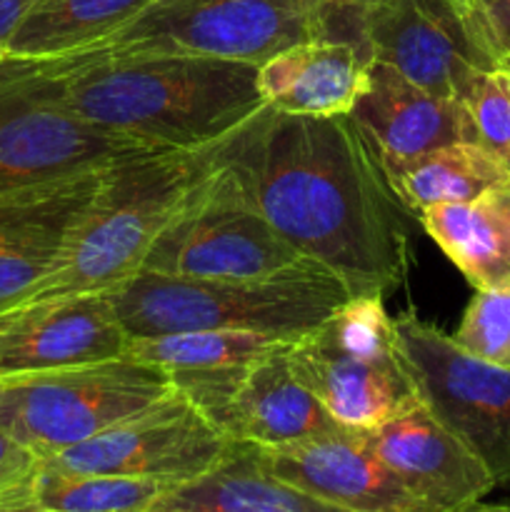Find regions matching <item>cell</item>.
I'll list each match as a JSON object with an SVG mask.
<instances>
[{"mask_svg":"<svg viewBox=\"0 0 510 512\" xmlns=\"http://www.w3.org/2000/svg\"><path fill=\"white\" fill-rule=\"evenodd\" d=\"M213 155L240 195L350 293L383 295L403 283L408 210L350 115L310 118L263 105Z\"/></svg>","mask_w":510,"mask_h":512,"instance_id":"obj_1","label":"cell"},{"mask_svg":"<svg viewBox=\"0 0 510 512\" xmlns=\"http://www.w3.org/2000/svg\"><path fill=\"white\" fill-rule=\"evenodd\" d=\"M40 68L80 118L155 148H208L265 105L258 65L233 60L140 55L63 70Z\"/></svg>","mask_w":510,"mask_h":512,"instance_id":"obj_2","label":"cell"},{"mask_svg":"<svg viewBox=\"0 0 510 512\" xmlns=\"http://www.w3.org/2000/svg\"><path fill=\"white\" fill-rule=\"evenodd\" d=\"M213 168V145L143 148L108 165L53 273L30 300L108 293L140 273L155 240Z\"/></svg>","mask_w":510,"mask_h":512,"instance_id":"obj_3","label":"cell"},{"mask_svg":"<svg viewBox=\"0 0 510 512\" xmlns=\"http://www.w3.org/2000/svg\"><path fill=\"white\" fill-rule=\"evenodd\" d=\"M130 338L183 330H243L298 340L353 298L348 285L323 268L268 278H173L135 273L108 293Z\"/></svg>","mask_w":510,"mask_h":512,"instance_id":"obj_4","label":"cell"},{"mask_svg":"<svg viewBox=\"0 0 510 512\" xmlns=\"http://www.w3.org/2000/svg\"><path fill=\"white\" fill-rule=\"evenodd\" d=\"M310 38L305 0H150L105 38L38 63L63 70L140 55H193L260 65Z\"/></svg>","mask_w":510,"mask_h":512,"instance_id":"obj_5","label":"cell"},{"mask_svg":"<svg viewBox=\"0 0 510 512\" xmlns=\"http://www.w3.org/2000/svg\"><path fill=\"white\" fill-rule=\"evenodd\" d=\"M295 378L345 430L365 433L420 403L395 343L383 295H353L288 345Z\"/></svg>","mask_w":510,"mask_h":512,"instance_id":"obj_6","label":"cell"},{"mask_svg":"<svg viewBox=\"0 0 510 512\" xmlns=\"http://www.w3.org/2000/svg\"><path fill=\"white\" fill-rule=\"evenodd\" d=\"M173 393L165 370L130 358L0 375V430L43 463Z\"/></svg>","mask_w":510,"mask_h":512,"instance_id":"obj_7","label":"cell"},{"mask_svg":"<svg viewBox=\"0 0 510 512\" xmlns=\"http://www.w3.org/2000/svg\"><path fill=\"white\" fill-rule=\"evenodd\" d=\"M155 148L80 118L35 60L0 65V195L40 188Z\"/></svg>","mask_w":510,"mask_h":512,"instance_id":"obj_8","label":"cell"},{"mask_svg":"<svg viewBox=\"0 0 510 512\" xmlns=\"http://www.w3.org/2000/svg\"><path fill=\"white\" fill-rule=\"evenodd\" d=\"M303 268L320 265L303 258L240 195L213 155L210 173L160 233L140 270L173 278L240 280Z\"/></svg>","mask_w":510,"mask_h":512,"instance_id":"obj_9","label":"cell"},{"mask_svg":"<svg viewBox=\"0 0 510 512\" xmlns=\"http://www.w3.org/2000/svg\"><path fill=\"white\" fill-rule=\"evenodd\" d=\"M395 343L420 403L510 488V368L473 358L415 313L393 318Z\"/></svg>","mask_w":510,"mask_h":512,"instance_id":"obj_10","label":"cell"},{"mask_svg":"<svg viewBox=\"0 0 510 512\" xmlns=\"http://www.w3.org/2000/svg\"><path fill=\"white\" fill-rule=\"evenodd\" d=\"M363 43L370 63L460 103L485 73L503 68L485 10L463 0H385L365 15Z\"/></svg>","mask_w":510,"mask_h":512,"instance_id":"obj_11","label":"cell"},{"mask_svg":"<svg viewBox=\"0 0 510 512\" xmlns=\"http://www.w3.org/2000/svg\"><path fill=\"white\" fill-rule=\"evenodd\" d=\"M288 345L235 368L175 373L170 380L230 443L243 448L280 450L345 430L295 378Z\"/></svg>","mask_w":510,"mask_h":512,"instance_id":"obj_12","label":"cell"},{"mask_svg":"<svg viewBox=\"0 0 510 512\" xmlns=\"http://www.w3.org/2000/svg\"><path fill=\"white\" fill-rule=\"evenodd\" d=\"M233 450L235 445L175 390L105 433L43 460V465L68 473L155 480L178 488L218 468Z\"/></svg>","mask_w":510,"mask_h":512,"instance_id":"obj_13","label":"cell"},{"mask_svg":"<svg viewBox=\"0 0 510 512\" xmlns=\"http://www.w3.org/2000/svg\"><path fill=\"white\" fill-rule=\"evenodd\" d=\"M128 340L105 293L30 300L0 313V375L118 360Z\"/></svg>","mask_w":510,"mask_h":512,"instance_id":"obj_14","label":"cell"},{"mask_svg":"<svg viewBox=\"0 0 510 512\" xmlns=\"http://www.w3.org/2000/svg\"><path fill=\"white\" fill-rule=\"evenodd\" d=\"M105 170L0 195V313L23 305L53 273Z\"/></svg>","mask_w":510,"mask_h":512,"instance_id":"obj_15","label":"cell"},{"mask_svg":"<svg viewBox=\"0 0 510 512\" xmlns=\"http://www.w3.org/2000/svg\"><path fill=\"white\" fill-rule=\"evenodd\" d=\"M273 478L350 512H433L415 498L355 430H338L280 450H255Z\"/></svg>","mask_w":510,"mask_h":512,"instance_id":"obj_16","label":"cell"},{"mask_svg":"<svg viewBox=\"0 0 510 512\" xmlns=\"http://www.w3.org/2000/svg\"><path fill=\"white\" fill-rule=\"evenodd\" d=\"M360 435L433 512H463L495 488L485 465L423 403Z\"/></svg>","mask_w":510,"mask_h":512,"instance_id":"obj_17","label":"cell"},{"mask_svg":"<svg viewBox=\"0 0 510 512\" xmlns=\"http://www.w3.org/2000/svg\"><path fill=\"white\" fill-rule=\"evenodd\" d=\"M350 118L365 135L378 163L410 160L453 143H475L468 110L410 83L385 63L368 65V80Z\"/></svg>","mask_w":510,"mask_h":512,"instance_id":"obj_18","label":"cell"},{"mask_svg":"<svg viewBox=\"0 0 510 512\" xmlns=\"http://www.w3.org/2000/svg\"><path fill=\"white\" fill-rule=\"evenodd\" d=\"M360 50L338 40L310 38L258 65V93L265 105L290 115H350L368 80Z\"/></svg>","mask_w":510,"mask_h":512,"instance_id":"obj_19","label":"cell"},{"mask_svg":"<svg viewBox=\"0 0 510 512\" xmlns=\"http://www.w3.org/2000/svg\"><path fill=\"white\" fill-rule=\"evenodd\" d=\"M150 512H350L273 478L250 448L233 453L203 478L170 488Z\"/></svg>","mask_w":510,"mask_h":512,"instance_id":"obj_20","label":"cell"},{"mask_svg":"<svg viewBox=\"0 0 510 512\" xmlns=\"http://www.w3.org/2000/svg\"><path fill=\"white\" fill-rule=\"evenodd\" d=\"M390 190L408 213L438 203H473L510 178V170L478 143H453L410 160L380 163Z\"/></svg>","mask_w":510,"mask_h":512,"instance_id":"obj_21","label":"cell"},{"mask_svg":"<svg viewBox=\"0 0 510 512\" xmlns=\"http://www.w3.org/2000/svg\"><path fill=\"white\" fill-rule=\"evenodd\" d=\"M150 0H38L5 40L10 58L75 53L128 23Z\"/></svg>","mask_w":510,"mask_h":512,"instance_id":"obj_22","label":"cell"},{"mask_svg":"<svg viewBox=\"0 0 510 512\" xmlns=\"http://www.w3.org/2000/svg\"><path fill=\"white\" fill-rule=\"evenodd\" d=\"M418 220L475 290L510 285V258L483 200L430 205Z\"/></svg>","mask_w":510,"mask_h":512,"instance_id":"obj_23","label":"cell"},{"mask_svg":"<svg viewBox=\"0 0 510 512\" xmlns=\"http://www.w3.org/2000/svg\"><path fill=\"white\" fill-rule=\"evenodd\" d=\"M290 340L243 330H183V333L130 338L125 358L175 373H203L245 365L283 348Z\"/></svg>","mask_w":510,"mask_h":512,"instance_id":"obj_24","label":"cell"},{"mask_svg":"<svg viewBox=\"0 0 510 512\" xmlns=\"http://www.w3.org/2000/svg\"><path fill=\"white\" fill-rule=\"evenodd\" d=\"M168 490L155 480L68 473L43 463L33 475V500L43 512H150Z\"/></svg>","mask_w":510,"mask_h":512,"instance_id":"obj_25","label":"cell"},{"mask_svg":"<svg viewBox=\"0 0 510 512\" xmlns=\"http://www.w3.org/2000/svg\"><path fill=\"white\" fill-rule=\"evenodd\" d=\"M450 338L473 358L510 368V285L475 290Z\"/></svg>","mask_w":510,"mask_h":512,"instance_id":"obj_26","label":"cell"},{"mask_svg":"<svg viewBox=\"0 0 510 512\" xmlns=\"http://www.w3.org/2000/svg\"><path fill=\"white\" fill-rule=\"evenodd\" d=\"M473 138L510 170V70L495 68L465 98Z\"/></svg>","mask_w":510,"mask_h":512,"instance_id":"obj_27","label":"cell"},{"mask_svg":"<svg viewBox=\"0 0 510 512\" xmlns=\"http://www.w3.org/2000/svg\"><path fill=\"white\" fill-rule=\"evenodd\" d=\"M305 3L313 20L315 38L348 43L368 58L363 43L365 15L385 0H305Z\"/></svg>","mask_w":510,"mask_h":512,"instance_id":"obj_28","label":"cell"},{"mask_svg":"<svg viewBox=\"0 0 510 512\" xmlns=\"http://www.w3.org/2000/svg\"><path fill=\"white\" fill-rule=\"evenodd\" d=\"M40 460L0 430V500L33 493V475Z\"/></svg>","mask_w":510,"mask_h":512,"instance_id":"obj_29","label":"cell"},{"mask_svg":"<svg viewBox=\"0 0 510 512\" xmlns=\"http://www.w3.org/2000/svg\"><path fill=\"white\" fill-rule=\"evenodd\" d=\"M483 10L500 63L510 70V0H488Z\"/></svg>","mask_w":510,"mask_h":512,"instance_id":"obj_30","label":"cell"},{"mask_svg":"<svg viewBox=\"0 0 510 512\" xmlns=\"http://www.w3.org/2000/svg\"><path fill=\"white\" fill-rule=\"evenodd\" d=\"M480 200H483V205L488 208V213L493 215L500 238H503L505 253H508L510 258V178L503 180L500 185H495L493 190H488Z\"/></svg>","mask_w":510,"mask_h":512,"instance_id":"obj_31","label":"cell"},{"mask_svg":"<svg viewBox=\"0 0 510 512\" xmlns=\"http://www.w3.org/2000/svg\"><path fill=\"white\" fill-rule=\"evenodd\" d=\"M38 0H0V40H8L15 25L20 23L25 13H28Z\"/></svg>","mask_w":510,"mask_h":512,"instance_id":"obj_32","label":"cell"},{"mask_svg":"<svg viewBox=\"0 0 510 512\" xmlns=\"http://www.w3.org/2000/svg\"><path fill=\"white\" fill-rule=\"evenodd\" d=\"M0 512H43L35 505L33 493L18 495V498L10 500H0Z\"/></svg>","mask_w":510,"mask_h":512,"instance_id":"obj_33","label":"cell"},{"mask_svg":"<svg viewBox=\"0 0 510 512\" xmlns=\"http://www.w3.org/2000/svg\"><path fill=\"white\" fill-rule=\"evenodd\" d=\"M463 512H510V505H473Z\"/></svg>","mask_w":510,"mask_h":512,"instance_id":"obj_34","label":"cell"},{"mask_svg":"<svg viewBox=\"0 0 510 512\" xmlns=\"http://www.w3.org/2000/svg\"><path fill=\"white\" fill-rule=\"evenodd\" d=\"M5 58H8V45H5L3 40H0V65L5 63Z\"/></svg>","mask_w":510,"mask_h":512,"instance_id":"obj_35","label":"cell"},{"mask_svg":"<svg viewBox=\"0 0 510 512\" xmlns=\"http://www.w3.org/2000/svg\"><path fill=\"white\" fill-rule=\"evenodd\" d=\"M463 3H468V5H478V8H483V5L488 3V0H463Z\"/></svg>","mask_w":510,"mask_h":512,"instance_id":"obj_36","label":"cell"}]
</instances>
